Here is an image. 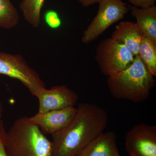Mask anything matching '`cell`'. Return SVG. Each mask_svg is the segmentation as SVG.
I'll return each mask as SVG.
<instances>
[{
    "instance_id": "cell-1",
    "label": "cell",
    "mask_w": 156,
    "mask_h": 156,
    "mask_svg": "<svg viewBox=\"0 0 156 156\" xmlns=\"http://www.w3.org/2000/svg\"><path fill=\"white\" fill-rule=\"evenodd\" d=\"M72 121L62 131L52 135L53 156H78L84 147L104 131L107 113L101 107L80 103Z\"/></svg>"
},
{
    "instance_id": "cell-2",
    "label": "cell",
    "mask_w": 156,
    "mask_h": 156,
    "mask_svg": "<svg viewBox=\"0 0 156 156\" xmlns=\"http://www.w3.org/2000/svg\"><path fill=\"white\" fill-rule=\"evenodd\" d=\"M154 77L138 55L127 68L108 77L107 84L115 99L138 103L149 97L155 84Z\"/></svg>"
},
{
    "instance_id": "cell-3",
    "label": "cell",
    "mask_w": 156,
    "mask_h": 156,
    "mask_svg": "<svg viewBox=\"0 0 156 156\" xmlns=\"http://www.w3.org/2000/svg\"><path fill=\"white\" fill-rule=\"evenodd\" d=\"M8 156H53L52 142L29 117L16 120L6 131Z\"/></svg>"
},
{
    "instance_id": "cell-4",
    "label": "cell",
    "mask_w": 156,
    "mask_h": 156,
    "mask_svg": "<svg viewBox=\"0 0 156 156\" xmlns=\"http://www.w3.org/2000/svg\"><path fill=\"white\" fill-rule=\"evenodd\" d=\"M134 56L125 45L112 37L101 41L95 53L98 67L101 73L108 77L130 66Z\"/></svg>"
},
{
    "instance_id": "cell-5",
    "label": "cell",
    "mask_w": 156,
    "mask_h": 156,
    "mask_svg": "<svg viewBox=\"0 0 156 156\" xmlns=\"http://www.w3.org/2000/svg\"><path fill=\"white\" fill-rule=\"evenodd\" d=\"M0 74L20 81L35 96L46 88L39 74L29 66L20 54L0 52Z\"/></svg>"
},
{
    "instance_id": "cell-6",
    "label": "cell",
    "mask_w": 156,
    "mask_h": 156,
    "mask_svg": "<svg viewBox=\"0 0 156 156\" xmlns=\"http://www.w3.org/2000/svg\"><path fill=\"white\" fill-rule=\"evenodd\" d=\"M95 18L84 30L81 41L84 44L93 42L112 25L122 19L129 10L122 0H101Z\"/></svg>"
},
{
    "instance_id": "cell-7",
    "label": "cell",
    "mask_w": 156,
    "mask_h": 156,
    "mask_svg": "<svg viewBox=\"0 0 156 156\" xmlns=\"http://www.w3.org/2000/svg\"><path fill=\"white\" fill-rule=\"evenodd\" d=\"M125 146L129 156H156V127L135 125L126 134Z\"/></svg>"
},
{
    "instance_id": "cell-8",
    "label": "cell",
    "mask_w": 156,
    "mask_h": 156,
    "mask_svg": "<svg viewBox=\"0 0 156 156\" xmlns=\"http://www.w3.org/2000/svg\"><path fill=\"white\" fill-rule=\"evenodd\" d=\"M36 97L38 100L39 114L75 107L79 99L75 92L63 85L44 88Z\"/></svg>"
},
{
    "instance_id": "cell-9",
    "label": "cell",
    "mask_w": 156,
    "mask_h": 156,
    "mask_svg": "<svg viewBox=\"0 0 156 156\" xmlns=\"http://www.w3.org/2000/svg\"><path fill=\"white\" fill-rule=\"evenodd\" d=\"M77 112L75 107L52 111L44 113H37L29 117L45 135H54L62 131L72 121Z\"/></svg>"
},
{
    "instance_id": "cell-10",
    "label": "cell",
    "mask_w": 156,
    "mask_h": 156,
    "mask_svg": "<svg viewBox=\"0 0 156 156\" xmlns=\"http://www.w3.org/2000/svg\"><path fill=\"white\" fill-rule=\"evenodd\" d=\"M78 156H121L114 132H102L92 140Z\"/></svg>"
},
{
    "instance_id": "cell-11",
    "label": "cell",
    "mask_w": 156,
    "mask_h": 156,
    "mask_svg": "<svg viewBox=\"0 0 156 156\" xmlns=\"http://www.w3.org/2000/svg\"><path fill=\"white\" fill-rule=\"evenodd\" d=\"M143 35L135 23L122 21L116 26L111 37L118 43L125 45L136 56L139 55Z\"/></svg>"
},
{
    "instance_id": "cell-12",
    "label": "cell",
    "mask_w": 156,
    "mask_h": 156,
    "mask_svg": "<svg viewBox=\"0 0 156 156\" xmlns=\"http://www.w3.org/2000/svg\"><path fill=\"white\" fill-rule=\"evenodd\" d=\"M129 9L143 34L156 41V6L142 9L129 6Z\"/></svg>"
},
{
    "instance_id": "cell-13",
    "label": "cell",
    "mask_w": 156,
    "mask_h": 156,
    "mask_svg": "<svg viewBox=\"0 0 156 156\" xmlns=\"http://www.w3.org/2000/svg\"><path fill=\"white\" fill-rule=\"evenodd\" d=\"M139 56L150 73L156 76V41L143 35Z\"/></svg>"
},
{
    "instance_id": "cell-14",
    "label": "cell",
    "mask_w": 156,
    "mask_h": 156,
    "mask_svg": "<svg viewBox=\"0 0 156 156\" xmlns=\"http://www.w3.org/2000/svg\"><path fill=\"white\" fill-rule=\"evenodd\" d=\"M45 0H22L20 9L26 21L34 28H38L41 21V11Z\"/></svg>"
},
{
    "instance_id": "cell-15",
    "label": "cell",
    "mask_w": 156,
    "mask_h": 156,
    "mask_svg": "<svg viewBox=\"0 0 156 156\" xmlns=\"http://www.w3.org/2000/svg\"><path fill=\"white\" fill-rule=\"evenodd\" d=\"M20 16L10 0H0V27L11 29L19 23Z\"/></svg>"
},
{
    "instance_id": "cell-16",
    "label": "cell",
    "mask_w": 156,
    "mask_h": 156,
    "mask_svg": "<svg viewBox=\"0 0 156 156\" xmlns=\"http://www.w3.org/2000/svg\"><path fill=\"white\" fill-rule=\"evenodd\" d=\"M44 20L46 24L50 28L56 29L61 26L62 21L58 13L53 10H49L44 14Z\"/></svg>"
},
{
    "instance_id": "cell-17",
    "label": "cell",
    "mask_w": 156,
    "mask_h": 156,
    "mask_svg": "<svg viewBox=\"0 0 156 156\" xmlns=\"http://www.w3.org/2000/svg\"><path fill=\"white\" fill-rule=\"evenodd\" d=\"M6 131L4 122L2 119L0 120V156H8L6 153L5 143Z\"/></svg>"
},
{
    "instance_id": "cell-18",
    "label": "cell",
    "mask_w": 156,
    "mask_h": 156,
    "mask_svg": "<svg viewBox=\"0 0 156 156\" xmlns=\"http://www.w3.org/2000/svg\"><path fill=\"white\" fill-rule=\"evenodd\" d=\"M133 6L137 8H147L154 5L156 0H128Z\"/></svg>"
},
{
    "instance_id": "cell-19",
    "label": "cell",
    "mask_w": 156,
    "mask_h": 156,
    "mask_svg": "<svg viewBox=\"0 0 156 156\" xmlns=\"http://www.w3.org/2000/svg\"><path fill=\"white\" fill-rule=\"evenodd\" d=\"M101 0H78L81 5L84 7H88L89 6L99 3Z\"/></svg>"
},
{
    "instance_id": "cell-20",
    "label": "cell",
    "mask_w": 156,
    "mask_h": 156,
    "mask_svg": "<svg viewBox=\"0 0 156 156\" xmlns=\"http://www.w3.org/2000/svg\"><path fill=\"white\" fill-rule=\"evenodd\" d=\"M3 110H4V106L2 101L0 100V120H2V117Z\"/></svg>"
}]
</instances>
